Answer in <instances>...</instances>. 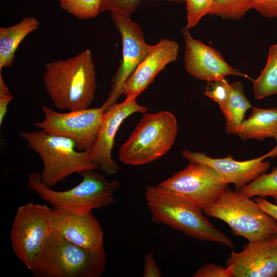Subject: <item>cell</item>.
Instances as JSON below:
<instances>
[{
  "label": "cell",
  "mask_w": 277,
  "mask_h": 277,
  "mask_svg": "<svg viewBox=\"0 0 277 277\" xmlns=\"http://www.w3.org/2000/svg\"><path fill=\"white\" fill-rule=\"evenodd\" d=\"M147 108L139 105L136 99L115 103L104 114L95 141L90 150L92 161L106 175L111 176L118 171L112 157L114 139L123 121L134 113H145Z\"/></svg>",
  "instance_id": "obj_12"
},
{
  "label": "cell",
  "mask_w": 277,
  "mask_h": 277,
  "mask_svg": "<svg viewBox=\"0 0 277 277\" xmlns=\"http://www.w3.org/2000/svg\"><path fill=\"white\" fill-rule=\"evenodd\" d=\"M230 86V96L222 112L225 118L226 133L236 135L246 112L252 106L245 94L241 82H234Z\"/></svg>",
  "instance_id": "obj_20"
},
{
  "label": "cell",
  "mask_w": 277,
  "mask_h": 277,
  "mask_svg": "<svg viewBox=\"0 0 277 277\" xmlns=\"http://www.w3.org/2000/svg\"><path fill=\"white\" fill-rule=\"evenodd\" d=\"M110 13L121 37L122 59L113 79L109 96L102 106L104 112L116 103L119 97L123 94L125 83L152 47L146 42L140 26L131 20L130 14L118 11H111Z\"/></svg>",
  "instance_id": "obj_11"
},
{
  "label": "cell",
  "mask_w": 277,
  "mask_h": 277,
  "mask_svg": "<svg viewBox=\"0 0 277 277\" xmlns=\"http://www.w3.org/2000/svg\"><path fill=\"white\" fill-rule=\"evenodd\" d=\"M19 136L41 157L43 167L40 177L49 188L73 173L98 170L92 161L90 150L78 151L76 143L72 139L42 130L22 132Z\"/></svg>",
  "instance_id": "obj_5"
},
{
  "label": "cell",
  "mask_w": 277,
  "mask_h": 277,
  "mask_svg": "<svg viewBox=\"0 0 277 277\" xmlns=\"http://www.w3.org/2000/svg\"><path fill=\"white\" fill-rule=\"evenodd\" d=\"M106 264L104 248L87 249L53 231L31 272L37 277H99Z\"/></svg>",
  "instance_id": "obj_4"
},
{
  "label": "cell",
  "mask_w": 277,
  "mask_h": 277,
  "mask_svg": "<svg viewBox=\"0 0 277 277\" xmlns=\"http://www.w3.org/2000/svg\"><path fill=\"white\" fill-rule=\"evenodd\" d=\"M236 135L244 141L273 138L277 143V107H252L251 114L242 122ZM273 149L277 156V144Z\"/></svg>",
  "instance_id": "obj_18"
},
{
  "label": "cell",
  "mask_w": 277,
  "mask_h": 277,
  "mask_svg": "<svg viewBox=\"0 0 277 277\" xmlns=\"http://www.w3.org/2000/svg\"><path fill=\"white\" fill-rule=\"evenodd\" d=\"M182 33L185 42V67L189 74L207 82L230 75L251 80L227 63L219 51L193 38L186 27L182 29Z\"/></svg>",
  "instance_id": "obj_13"
},
{
  "label": "cell",
  "mask_w": 277,
  "mask_h": 277,
  "mask_svg": "<svg viewBox=\"0 0 277 277\" xmlns=\"http://www.w3.org/2000/svg\"><path fill=\"white\" fill-rule=\"evenodd\" d=\"M39 22L35 17H26L11 26L0 28V72L13 64L19 44L30 33L36 30Z\"/></svg>",
  "instance_id": "obj_19"
},
{
  "label": "cell",
  "mask_w": 277,
  "mask_h": 277,
  "mask_svg": "<svg viewBox=\"0 0 277 277\" xmlns=\"http://www.w3.org/2000/svg\"><path fill=\"white\" fill-rule=\"evenodd\" d=\"M253 9L264 17H277V0H254Z\"/></svg>",
  "instance_id": "obj_29"
},
{
  "label": "cell",
  "mask_w": 277,
  "mask_h": 277,
  "mask_svg": "<svg viewBox=\"0 0 277 277\" xmlns=\"http://www.w3.org/2000/svg\"><path fill=\"white\" fill-rule=\"evenodd\" d=\"M52 223L54 231L76 245L92 250L104 248V233L92 211L78 214L53 209Z\"/></svg>",
  "instance_id": "obj_17"
},
{
  "label": "cell",
  "mask_w": 277,
  "mask_h": 277,
  "mask_svg": "<svg viewBox=\"0 0 277 277\" xmlns=\"http://www.w3.org/2000/svg\"><path fill=\"white\" fill-rule=\"evenodd\" d=\"M162 273L157 265L151 252H148L144 258L143 273L144 277H161Z\"/></svg>",
  "instance_id": "obj_31"
},
{
  "label": "cell",
  "mask_w": 277,
  "mask_h": 277,
  "mask_svg": "<svg viewBox=\"0 0 277 277\" xmlns=\"http://www.w3.org/2000/svg\"><path fill=\"white\" fill-rule=\"evenodd\" d=\"M8 87L0 72V126H1L7 113L9 103L13 100Z\"/></svg>",
  "instance_id": "obj_30"
},
{
  "label": "cell",
  "mask_w": 277,
  "mask_h": 277,
  "mask_svg": "<svg viewBox=\"0 0 277 277\" xmlns=\"http://www.w3.org/2000/svg\"><path fill=\"white\" fill-rule=\"evenodd\" d=\"M41 109L44 118L34 123V127L47 133L73 140L78 150H91L104 117L102 106L66 113L57 112L45 105H41Z\"/></svg>",
  "instance_id": "obj_10"
},
{
  "label": "cell",
  "mask_w": 277,
  "mask_h": 277,
  "mask_svg": "<svg viewBox=\"0 0 277 277\" xmlns=\"http://www.w3.org/2000/svg\"><path fill=\"white\" fill-rule=\"evenodd\" d=\"M177 131L176 118L170 112L145 113L120 147V160L125 164L134 166L151 163L171 149Z\"/></svg>",
  "instance_id": "obj_6"
},
{
  "label": "cell",
  "mask_w": 277,
  "mask_h": 277,
  "mask_svg": "<svg viewBox=\"0 0 277 277\" xmlns=\"http://www.w3.org/2000/svg\"><path fill=\"white\" fill-rule=\"evenodd\" d=\"M53 209L46 205L28 203L17 210L10 239L17 258L31 271L52 233Z\"/></svg>",
  "instance_id": "obj_8"
},
{
  "label": "cell",
  "mask_w": 277,
  "mask_h": 277,
  "mask_svg": "<svg viewBox=\"0 0 277 277\" xmlns=\"http://www.w3.org/2000/svg\"><path fill=\"white\" fill-rule=\"evenodd\" d=\"M254 0H214L209 15L237 20L253 9Z\"/></svg>",
  "instance_id": "obj_23"
},
{
  "label": "cell",
  "mask_w": 277,
  "mask_h": 277,
  "mask_svg": "<svg viewBox=\"0 0 277 277\" xmlns=\"http://www.w3.org/2000/svg\"><path fill=\"white\" fill-rule=\"evenodd\" d=\"M251 81L255 99L277 94V43L269 47L266 65L259 76Z\"/></svg>",
  "instance_id": "obj_21"
},
{
  "label": "cell",
  "mask_w": 277,
  "mask_h": 277,
  "mask_svg": "<svg viewBox=\"0 0 277 277\" xmlns=\"http://www.w3.org/2000/svg\"><path fill=\"white\" fill-rule=\"evenodd\" d=\"M244 196L273 198L277 205V166L269 173H263L237 191Z\"/></svg>",
  "instance_id": "obj_22"
},
{
  "label": "cell",
  "mask_w": 277,
  "mask_h": 277,
  "mask_svg": "<svg viewBox=\"0 0 277 277\" xmlns=\"http://www.w3.org/2000/svg\"><path fill=\"white\" fill-rule=\"evenodd\" d=\"M203 93L216 102L222 111L225 108L230 96V84L225 78L207 82Z\"/></svg>",
  "instance_id": "obj_25"
},
{
  "label": "cell",
  "mask_w": 277,
  "mask_h": 277,
  "mask_svg": "<svg viewBox=\"0 0 277 277\" xmlns=\"http://www.w3.org/2000/svg\"><path fill=\"white\" fill-rule=\"evenodd\" d=\"M228 185L210 166L190 162L184 169L157 186L181 196L203 210L220 196Z\"/></svg>",
  "instance_id": "obj_9"
},
{
  "label": "cell",
  "mask_w": 277,
  "mask_h": 277,
  "mask_svg": "<svg viewBox=\"0 0 277 277\" xmlns=\"http://www.w3.org/2000/svg\"><path fill=\"white\" fill-rule=\"evenodd\" d=\"M145 199L151 221L165 224L189 237L233 248L232 241L210 222L203 210L181 196L157 186H147Z\"/></svg>",
  "instance_id": "obj_2"
},
{
  "label": "cell",
  "mask_w": 277,
  "mask_h": 277,
  "mask_svg": "<svg viewBox=\"0 0 277 277\" xmlns=\"http://www.w3.org/2000/svg\"><path fill=\"white\" fill-rule=\"evenodd\" d=\"M103 0H60L61 7L79 19L92 18L101 13Z\"/></svg>",
  "instance_id": "obj_24"
},
{
  "label": "cell",
  "mask_w": 277,
  "mask_h": 277,
  "mask_svg": "<svg viewBox=\"0 0 277 277\" xmlns=\"http://www.w3.org/2000/svg\"><path fill=\"white\" fill-rule=\"evenodd\" d=\"M264 211L274 219L277 222V205L273 204L265 198L258 196L253 200Z\"/></svg>",
  "instance_id": "obj_32"
},
{
  "label": "cell",
  "mask_w": 277,
  "mask_h": 277,
  "mask_svg": "<svg viewBox=\"0 0 277 277\" xmlns=\"http://www.w3.org/2000/svg\"><path fill=\"white\" fill-rule=\"evenodd\" d=\"M142 0H103L101 12L118 11L131 14L139 6ZM180 3L184 0H160Z\"/></svg>",
  "instance_id": "obj_27"
},
{
  "label": "cell",
  "mask_w": 277,
  "mask_h": 277,
  "mask_svg": "<svg viewBox=\"0 0 277 277\" xmlns=\"http://www.w3.org/2000/svg\"><path fill=\"white\" fill-rule=\"evenodd\" d=\"M214 0H184L187 8V25L189 29L195 26L206 14H208Z\"/></svg>",
  "instance_id": "obj_26"
},
{
  "label": "cell",
  "mask_w": 277,
  "mask_h": 277,
  "mask_svg": "<svg viewBox=\"0 0 277 277\" xmlns=\"http://www.w3.org/2000/svg\"><path fill=\"white\" fill-rule=\"evenodd\" d=\"M43 78L57 108L69 111L89 108L97 88L91 51L87 49L70 58L46 63Z\"/></svg>",
  "instance_id": "obj_1"
},
{
  "label": "cell",
  "mask_w": 277,
  "mask_h": 277,
  "mask_svg": "<svg viewBox=\"0 0 277 277\" xmlns=\"http://www.w3.org/2000/svg\"><path fill=\"white\" fill-rule=\"evenodd\" d=\"M194 277H234L231 269L214 264H207L202 266L193 275Z\"/></svg>",
  "instance_id": "obj_28"
},
{
  "label": "cell",
  "mask_w": 277,
  "mask_h": 277,
  "mask_svg": "<svg viewBox=\"0 0 277 277\" xmlns=\"http://www.w3.org/2000/svg\"><path fill=\"white\" fill-rule=\"evenodd\" d=\"M209 216L225 222L232 232L248 242L277 235V222L254 201L228 187L203 210Z\"/></svg>",
  "instance_id": "obj_7"
},
{
  "label": "cell",
  "mask_w": 277,
  "mask_h": 277,
  "mask_svg": "<svg viewBox=\"0 0 277 277\" xmlns=\"http://www.w3.org/2000/svg\"><path fill=\"white\" fill-rule=\"evenodd\" d=\"M90 169L80 173L81 183L66 191H57L46 186L39 173L32 172L28 177V186L56 211L83 214L93 209L108 207L116 203L114 193L120 187L119 181L107 180L105 175Z\"/></svg>",
  "instance_id": "obj_3"
},
{
  "label": "cell",
  "mask_w": 277,
  "mask_h": 277,
  "mask_svg": "<svg viewBox=\"0 0 277 277\" xmlns=\"http://www.w3.org/2000/svg\"><path fill=\"white\" fill-rule=\"evenodd\" d=\"M182 156L190 162H195L208 165L213 168L228 184L234 185L238 191L260 175L267 172L270 163L264 161L267 157H274L272 149L260 157L244 161H236L229 155L224 158H212L205 153L182 151Z\"/></svg>",
  "instance_id": "obj_15"
},
{
  "label": "cell",
  "mask_w": 277,
  "mask_h": 277,
  "mask_svg": "<svg viewBox=\"0 0 277 277\" xmlns=\"http://www.w3.org/2000/svg\"><path fill=\"white\" fill-rule=\"evenodd\" d=\"M234 277L277 276V235L248 242L226 261Z\"/></svg>",
  "instance_id": "obj_14"
},
{
  "label": "cell",
  "mask_w": 277,
  "mask_h": 277,
  "mask_svg": "<svg viewBox=\"0 0 277 277\" xmlns=\"http://www.w3.org/2000/svg\"><path fill=\"white\" fill-rule=\"evenodd\" d=\"M180 47L175 41L161 39L152 47L145 58L127 79L123 86L125 100L136 99L152 83L156 75L168 64L175 61Z\"/></svg>",
  "instance_id": "obj_16"
}]
</instances>
